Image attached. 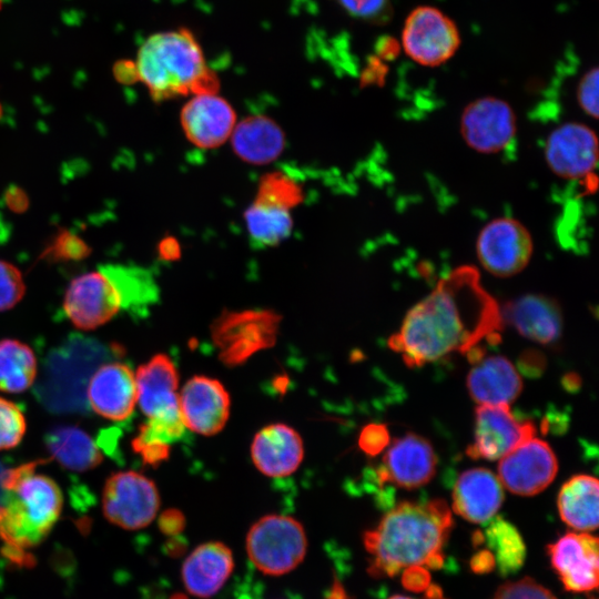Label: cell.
Wrapping results in <instances>:
<instances>
[{
    "instance_id": "obj_1",
    "label": "cell",
    "mask_w": 599,
    "mask_h": 599,
    "mask_svg": "<svg viewBox=\"0 0 599 599\" xmlns=\"http://www.w3.org/2000/svg\"><path fill=\"white\" fill-rule=\"evenodd\" d=\"M500 311L481 286L478 271L460 266L407 312L388 346L413 368L451 353L465 354L485 338H498Z\"/></svg>"
},
{
    "instance_id": "obj_2",
    "label": "cell",
    "mask_w": 599,
    "mask_h": 599,
    "mask_svg": "<svg viewBox=\"0 0 599 599\" xmlns=\"http://www.w3.org/2000/svg\"><path fill=\"white\" fill-rule=\"evenodd\" d=\"M451 527V511L443 499L398 504L363 536L368 573L379 578L415 566L440 568Z\"/></svg>"
},
{
    "instance_id": "obj_3",
    "label": "cell",
    "mask_w": 599,
    "mask_h": 599,
    "mask_svg": "<svg viewBox=\"0 0 599 599\" xmlns=\"http://www.w3.org/2000/svg\"><path fill=\"white\" fill-rule=\"evenodd\" d=\"M158 296L156 281L146 268L104 264L70 282L62 307L77 328L90 331L108 323L122 308L148 307Z\"/></svg>"
},
{
    "instance_id": "obj_4",
    "label": "cell",
    "mask_w": 599,
    "mask_h": 599,
    "mask_svg": "<svg viewBox=\"0 0 599 599\" xmlns=\"http://www.w3.org/2000/svg\"><path fill=\"white\" fill-rule=\"evenodd\" d=\"M44 461H29L3 471L0 477L8 493L0 505L4 554H28L48 536L61 515L63 495L59 485L45 475L35 474Z\"/></svg>"
},
{
    "instance_id": "obj_5",
    "label": "cell",
    "mask_w": 599,
    "mask_h": 599,
    "mask_svg": "<svg viewBox=\"0 0 599 599\" xmlns=\"http://www.w3.org/2000/svg\"><path fill=\"white\" fill-rule=\"evenodd\" d=\"M138 79L155 101L179 95L216 94L219 79L206 65L203 51L185 28L150 35L138 51Z\"/></svg>"
},
{
    "instance_id": "obj_6",
    "label": "cell",
    "mask_w": 599,
    "mask_h": 599,
    "mask_svg": "<svg viewBox=\"0 0 599 599\" xmlns=\"http://www.w3.org/2000/svg\"><path fill=\"white\" fill-rule=\"evenodd\" d=\"M307 538L300 521L284 515H266L255 521L246 536L251 562L262 573L282 576L305 558Z\"/></svg>"
},
{
    "instance_id": "obj_7",
    "label": "cell",
    "mask_w": 599,
    "mask_h": 599,
    "mask_svg": "<svg viewBox=\"0 0 599 599\" xmlns=\"http://www.w3.org/2000/svg\"><path fill=\"white\" fill-rule=\"evenodd\" d=\"M160 508L155 484L146 476L123 470L111 474L102 489V511L113 525L125 530L149 526Z\"/></svg>"
},
{
    "instance_id": "obj_8",
    "label": "cell",
    "mask_w": 599,
    "mask_h": 599,
    "mask_svg": "<svg viewBox=\"0 0 599 599\" xmlns=\"http://www.w3.org/2000/svg\"><path fill=\"white\" fill-rule=\"evenodd\" d=\"M461 43L456 23L439 9L419 6L407 16L402 45L405 53L424 67H438L457 52Z\"/></svg>"
},
{
    "instance_id": "obj_9",
    "label": "cell",
    "mask_w": 599,
    "mask_h": 599,
    "mask_svg": "<svg viewBox=\"0 0 599 599\" xmlns=\"http://www.w3.org/2000/svg\"><path fill=\"white\" fill-rule=\"evenodd\" d=\"M532 238L517 220L499 217L487 223L476 242V254L481 266L498 277L521 272L532 255Z\"/></svg>"
},
{
    "instance_id": "obj_10",
    "label": "cell",
    "mask_w": 599,
    "mask_h": 599,
    "mask_svg": "<svg viewBox=\"0 0 599 599\" xmlns=\"http://www.w3.org/2000/svg\"><path fill=\"white\" fill-rule=\"evenodd\" d=\"M497 470L502 487L515 495L534 496L554 480L558 461L550 446L534 436L502 456Z\"/></svg>"
},
{
    "instance_id": "obj_11",
    "label": "cell",
    "mask_w": 599,
    "mask_h": 599,
    "mask_svg": "<svg viewBox=\"0 0 599 599\" xmlns=\"http://www.w3.org/2000/svg\"><path fill=\"white\" fill-rule=\"evenodd\" d=\"M460 132L473 150L498 153L515 139L516 115L512 108L501 99L479 98L464 109Z\"/></svg>"
},
{
    "instance_id": "obj_12",
    "label": "cell",
    "mask_w": 599,
    "mask_h": 599,
    "mask_svg": "<svg viewBox=\"0 0 599 599\" xmlns=\"http://www.w3.org/2000/svg\"><path fill=\"white\" fill-rule=\"evenodd\" d=\"M545 155L557 176L583 182L593 174L597 165V136L582 123H565L548 135Z\"/></svg>"
},
{
    "instance_id": "obj_13",
    "label": "cell",
    "mask_w": 599,
    "mask_h": 599,
    "mask_svg": "<svg viewBox=\"0 0 599 599\" xmlns=\"http://www.w3.org/2000/svg\"><path fill=\"white\" fill-rule=\"evenodd\" d=\"M535 433L534 424L519 422L509 405H479L475 413L474 443L467 448V455L497 460Z\"/></svg>"
},
{
    "instance_id": "obj_14",
    "label": "cell",
    "mask_w": 599,
    "mask_h": 599,
    "mask_svg": "<svg viewBox=\"0 0 599 599\" xmlns=\"http://www.w3.org/2000/svg\"><path fill=\"white\" fill-rule=\"evenodd\" d=\"M551 567L564 588L589 592L598 586V538L589 532H568L547 546Z\"/></svg>"
},
{
    "instance_id": "obj_15",
    "label": "cell",
    "mask_w": 599,
    "mask_h": 599,
    "mask_svg": "<svg viewBox=\"0 0 599 599\" xmlns=\"http://www.w3.org/2000/svg\"><path fill=\"white\" fill-rule=\"evenodd\" d=\"M231 399L222 383L207 376H193L179 394V408L185 428L212 436L220 433L230 416Z\"/></svg>"
},
{
    "instance_id": "obj_16",
    "label": "cell",
    "mask_w": 599,
    "mask_h": 599,
    "mask_svg": "<svg viewBox=\"0 0 599 599\" xmlns=\"http://www.w3.org/2000/svg\"><path fill=\"white\" fill-rule=\"evenodd\" d=\"M138 403L148 419L182 422L179 408V374L166 354H156L138 367Z\"/></svg>"
},
{
    "instance_id": "obj_17",
    "label": "cell",
    "mask_w": 599,
    "mask_h": 599,
    "mask_svg": "<svg viewBox=\"0 0 599 599\" xmlns=\"http://www.w3.org/2000/svg\"><path fill=\"white\" fill-rule=\"evenodd\" d=\"M378 471L382 481L415 489L427 484L436 473L437 458L424 437L407 434L393 441Z\"/></svg>"
},
{
    "instance_id": "obj_18",
    "label": "cell",
    "mask_w": 599,
    "mask_h": 599,
    "mask_svg": "<svg viewBox=\"0 0 599 599\" xmlns=\"http://www.w3.org/2000/svg\"><path fill=\"white\" fill-rule=\"evenodd\" d=\"M87 396L98 415L113 422L125 420L138 402L135 375L123 363L103 364L91 376Z\"/></svg>"
},
{
    "instance_id": "obj_19",
    "label": "cell",
    "mask_w": 599,
    "mask_h": 599,
    "mask_svg": "<svg viewBox=\"0 0 599 599\" xmlns=\"http://www.w3.org/2000/svg\"><path fill=\"white\" fill-rule=\"evenodd\" d=\"M181 124L192 143L212 149L232 134L235 112L226 100L216 94H197L183 106Z\"/></svg>"
},
{
    "instance_id": "obj_20",
    "label": "cell",
    "mask_w": 599,
    "mask_h": 599,
    "mask_svg": "<svg viewBox=\"0 0 599 599\" xmlns=\"http://www.w3.org/2000/svg\"><path fill=\"white\" fill-rule=\"evenodd\" d=\"M251 456L262 474L273 478L286 477L293 474L303 460V440L291 426L271 424L254 436Z\"/></svg>"
},
{
    "instance_id": "obj_21",
    "label": "cell",
    "mask_w": 599,
    "mask_h": 599,
    "mask_svg": "<svg viewBox=\"0 0 599 599\" xmlns=\"http://www.w3.org/2000/svg\"><path fill=\"white\" fill-rule=\"evenodd\" d=\"M500 312L502 321L530 341L550 344L561 335V309L555 300L546 295H522L508 302Z\"/></svg>"
},
{
    "instance_id": "obj_22",
    "label": "cell",
    "mask_w": 599,
    "mask_h": 599,
    "mask_svg": "<svg viewBox=\"0 0 599 599\" xmlns=\"http://www.w3.org/2000/svg\"><path fill=\"white\" fill-rule=\"evenodd\" d=\"M234 569L231 549L220 541L197 546L182 565V581L192 596L207 599L216 595Z\"/></svg>"
},
{
    "instance_id": "obj_23",
    "label": "cell",
    "mask_w": 599,
    "mask_h": 599,
    "mask_svg": "<svg viewBox=\"0 0 599 599\" xmlns=\"http://www.w3.org/2000/svg\"><path fill=\"white\" fill-rule=\"evenodd\" d=\"M502 500V485L495 474L485 468L460 474L453 490L454 511L473 524L489 521Z\"/></svg>"
},
{
    "instance_id": "obj_24",
    "label": "cell",
    "mask_w": 599,
    "mask_h": 599,
    "mask_svg": "<svg viewBox=\"0 0 599 599\" xmlns=\"http://www.w3.org/2000/svg\"><path fill=\"white\" fill-rule=\"evenodd\" d=\"M467 388L479 405H509L522 389L515 366L504 356H489L479 362L467 376Z\"/></svg>"
},
{
    "instance_id": "obj_25",
    "label": "cell",
    "mask_w": 599,
    "mask_h": 599,
    "mask_svg": "<svg viewBox=\"0 0 599 599\" xmlns=\"http://www.w3.org/2000/svg\"><path fill=\"white\" fill-rule=\"evenodd\" d=\"M232 142L243 160L264 164L276 159L284 148V134L280 126L265 115L244 119L233 129Z\"/></svg>"
},
{
    "instance_id": "obj_26",
    "label": "cell",
    "mask_w": 599,
    "mask_h": 599,
    "mask_svg": "<svg viewBox=\"0 0 599 599\" xmlns=\"http://www.w3.org/2000/svg\"><path fill=\"white\" fill-rule=\"evenodd\" d=\"M45 446L63 468L83 473L103 461L102 451L93 438L78 426H58L45 436Z\"/></svg>"
},
{
    "instance_id": "obj_27",
    "label": "cell",
    "mask_w": 599,
    "mask_h": 599,
    "mask_svg": "<svg viewBox=\"0 0 599 599\" xmlns=\"http://www.w3.org/2000/svg\"><path fill=\"white\" fill-rule=\"evenodd\" d=\"M598 480L576 475L566 481L558 495L561 519L577 531L589 532L598 527Z\"/></svg>"
},
{
    "instance_id": "obj_28",
    "label": "cell",
    "mask_w": 599,
    "mask_h": 599,
    "mask_svg": "<svg viewBox=\"0 0 599 599\" xmlns=\"http://www.w3.org/2000/svg\"><path fill=\"white\" fill-rule=\"evenodd\" d=\"M38 363L31 347L18 339L0 341V390L26 392L37 376Z\"/></svg>"
},
{
    "instance_id": "obj_29",
    "label": "cell",
    "mask_w": 599,
    "mask_h": 599,
    "mask_svg": "<svg viewBox=\"0 0 599 599\" xmlns=\"http://www.w3.org/2000/svg\"><path fill=\"white\" fill-rule=\"evenodd\" d=\"M248 234L257 246H273L288 237L293 221L290 209L256 199L245 211Z\"/></svg>"
},
{
    "instance_id": "obj_30",
    "label": "cell",
    "mask_w": 599,
    "mask_h": 599,
    "mask_svg": "<svg viewBox=\"0 0 599 599\" xmlns=\"http://www.w3.org/2000/svg\"><path fill=\"white\" fill-rule=\"evenodd\" d=\"M231 326L220 328L215 335L221 348L220 357L226 365L242 364L255 352L271 346L275 338L272 326L261 328V323L253 327L251 323L243 327L241 322Z\"/></svg>"
},
{
    "instance_id": "obj_31",
    "label": "cell",
    "mask_w": 599,
    "mask_h": 599,
    "mask_svg": "<svg viewBox=\"0 0 599 599\" xmlns=\"http://www.w3.org/2000/svg\"><path fill=\"white\" fill-rule=\"evenodd\" d=\"M485 536L502 575L512 573L522 566L526 547L519 531L511 524L495 517L488 525Z\"/></svg>"
},
{
    "instance_id": "obj_32",
    "label": "cell",
    "mask_w": 599,
    "mask_h": 599,
    "mask_svg": "<svg viewBox=\"0 0 599 599\" xmlns=\"http://www.w3.org/2000/svg\"><path fill=\"white\" fill-rule=\"evenodd\" d=\"M91 252V246L78 234L60 230L40 254V260L53 263L77 262L87 258Z\"/></svg>"
},
{
    "instance_id": "obj_33",
    "label": "cell",
    "mask_w": 599,
    "mask_h": 599,
    "mask_svg": "<svg viewBox=\"0 0 599 599\" xmlns=\"http://www.w3.org/2000/svg\"><path fill=\"white\" fill-rule=\"evenodd\" d=\"M26 429V418L19 406L0 397V450L18 446Z\"/></svg>"
},
{
    "instance_id": "obj_34",
    "label": "cell",
    "mask_w": 599,
    "mask_h": 599,
    "mask_svg": "<svg viewBox=\"0 0 599 599\" xmlns=\"http://www.w3.org/2000/svg\"><path fill=\"white\" fill-rule=\"evenodd\" d=\"M300 197V189L288 177L272 174L263 179L256 199L291 209Z\"/></svg>"
},
{
    "instance_id": "obj_35",
    "label": "cell",
    "mask_w": 599,
    "mask_h": 599,
    "mask_svg": "<svg viewBox=\"0 0 599 599\" xmlns=\"http://www.w3.org/2000/svg\"><path fill=\"white\" fill-rule=\"evenodd\" d=\"M26 294L21 271L8 261L0 260V312L13 308Z\"/></svg>"
},
{
    "instance_id": "obj_36",
    "label": "cell",
    "mask_w": 599,
    "mask_h": 599,
    "mask_svg": "<svg viewBox=\"0 0 599 599\" xmlns=\"http://www.w3.org/2000/svg\"><path fill=\"white\" fill-rule=\"evenodd\" d=\"M351 17L373 24H385L393 17L390 0H337Z\"/></svg>"
},
{
    "instance_id": "obj_37",
    "label": "cell",
    "mask_w": 599,
    "mask_h": 599,
    "mask_svg": "<svg viewBox=\"0 0 599 599\" xmlns=\"http://www.w3.org/2000/svg\"><path fill=\"white\" fill-rule=\"evenodd\" d=\"M493 599H557L555 595L530 577L501 585Z\"/></svg>"
},
{
    "instance_id": "obj_38",
    "label": "cell",
    "mask_w": 599,
    "mask_h": 599,
    "mask_svg": "<svg viewBox=\"0 0 599 599\" xmlns=\"http://www.w3.org/2000/svg\"><path fill=\"white\" fill-rule=\"evenodd\" d=\"M598 68H591L581 77L577 87L579 106L593 119L598 118Z\"/></svg>"
},
{
    "instance_id": "obj_39",
    "label": "cell",
    "mask_w": 599,
    "mask_h": 599,
    "mask_svg": "<svg viewBox=\"0 0 599 599\" xmlns=\"http://www.w3.org/2000/svg\"><path fill=\"white\" fill-rule=\"evenodd\" d=\"M389 433L385 425L368 424L359 433V448L368 456H376L389 445Z\"/></svg>"
},
{
    "instance_id": "obj_40",
    "label": "cell",
    "mask_w": 599,
    "mask_h": 599,
    "mask_svg": "<svg viewBox=\"0 0 599 599\" xmlns=\"http://www.w3.org/2000/svg\"><path fill=\"white\" fill-rule=\"evenodd\" d=\"M403 586L414 592L426 590L430 585V573L425 567H409L403 570Z\"/></svg>"
},
{
    "instance_id": "obj_41",
    "label": "cell",
    "mask_w": 599,
    "mask_h": 599,
    "mask_svg": "<svg viewBox=\"0 0 599 599\" xmlns=\"http://www.w3.org/2000/svg\"><path fill=\"white\" fill-rule=\"evenodd\" d=\"M388 72V67L377 55L368 58L366 68L361 78L362 85H383Z\"/></svg>"
},
{
    "instance_id": "obj_42",
    "label": "cell",
    "mask_w": 599,
    "mask_h": 599,
    "mask_svg": "<svg viewBox=\"0 0 599 599\" xmlns=\"http://www.w3.org/2000/svg\"><path fill=\"white\" fill-rule=\"evenodd\" d=\"M185 519L181 511L176 509L165 510L159 518L160 530L167 536H176L184 529Z\"/></svg>"
},
{
    "instance_id": "obj_43",
    "label": "cell",
    "mask_w": 599,
    "mask_h": 599,
    "mask_svg": "<svg viewBox=\"0 0 599 599\" xmlns=\"http://www.w3.org/2000/svg\"><path fill=\"white\" fill-rule=\"evenodd\" d=\"M6 205L14 213H23L28 210L30 201L28 194L19 186H10L4 193Z\"/></svg>"
},
{
    "instance_id": "obj_44",
    "label": "cell",
    "mask_w": 599,
    "mask_h": 599,
    "mask_svg": "<svg viewBox=\"0 0 599 599\" xmlns=\"http://www.w3.org/2000/svg\"><path fill=\"white\" fill-rule=\"evenodd\" d=\"M399 52L400 45L395 38L385 35L377 41L376 55L380 60L393 61L398 57Z\"/></svg>"
},
{
    "instance_id": "obj_45",
    "label": "cell",
    "mask_w": 599,
    "mask_h": 599,
    "mask_svg": "<svg viewBox=\"0 0 599 599\" xmlns=\"http://www.w3.org/2000/svg\"><path fill=\"white\" fill-rule=\"evenodd\" d=\"M495 558L490 550L477 552L470 560L471 569L477 573H485L494 569Z\"/></svg>"
},
{
    "instance_id": "obj_46",
    "label": "cell",
    "mask_w": 599,
    "mask_h": 599,
    "mask_svg": "<svg viewBox=\"0 0 599 599\" xmlns=\"http://www.w3.org/2000/svg\"><path fill=\"white\" fill-rule=\"evenodd\" d=\"M113 70L115 78L120 82L132 83L135 80H139L135 63L130 61H121L114 67Z\"/></svg>"
},
{
    "instance_id": "obj_47",
    "label": "cell",
    "mask_w": 599,
    "mask_h": 599,
    "mask_svg": "<svg viewBox=\"0 0 599 599\" xmlns=\"http://www.w3.org/2000/svg\"><path fill=\"white\" fill-rule=\"evenodd\" d=\"M328 599H347V596L341 586H334L328 595Z\"/></svg>"
},
{
    "instance_id": "obj_48",
    "label": "cell",
    "mask_w": 599,
    "mask_h": 599,
    "mask_svg": "<svg viewBox=\"0 0 599 599\" xmlns=\"http://www.w3.org/2000/svg\"><path fill=\"white\" fill-rule=\"evenodd\" d=\"M170 599H189V598L184 596L183 593H175Z\"/></svg>"
},
{
    "instance_id": "obj_49",
    "label": "cell",
    "mask_w": 599,
    "mask_h": 599,
    "mask_svg": "<svg viewBox=\"0 0 599 599\" xmlns=\"http://www.w3.org/2000/svg\"><path fill=\"white\" fill-rule=\"evenodd\" d=\"M388 599H413V598H409V597H406V596H400V595H394V596L389 597Z\"/></svg>"
},
{
    "instance_id": "obj_50",
    "label": "cell",
    "mask_w": 599,
    "mask_h": 599,
    "mask_svg": "<svg viewBox=\"0 0 599 599\" xmlns=\"http://www.w3.org/2000/svg\"><path fill=\"white\" fill-rule=\"evenodd\" d=\"M2 116V105L0 104V118Z\"/></svg>"
},
{
    "instance_id": "obj_51",
    "label": "cell",
    "mask_w": 599,
    "mask_h": 599,
    "mask_svg": "<svg viewBox=\"0 0 599 599\" xmlns=\"http://www.w3.org/2000/svg\"><path fill=\"white\" fill-rule=\"evenodd\" d=\"M1 7H2V0H0V9H1Z\"/></svg>"
}]
</instances>
